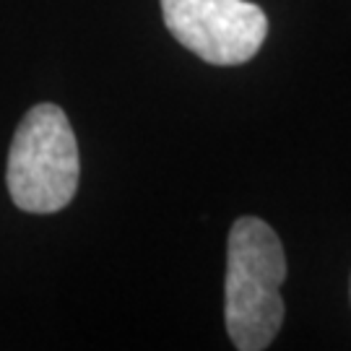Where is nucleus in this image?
I'll return each mask as SVG.
<instances>
[{
	"instance_id": "f03ea898",
	"label": "nucleus",
	"mask_w": 351,
	"mask_h": 351,
	"mask_svg": "<svg viewBox=\"0 0 351 351\" xmlns=\"http://www.w3.org/2000/svg\"><path fill=\"white\" fill-rule=\"evenodd\" d=\"M81 162L73 128L58 104L32 107L8 151L5 185L26 213L63 211L78 188Z\"/></svg>"
},
{
	"instance_id": "7ed1b4c3",
	"label": "nucleus",
	"mask_w": 351,
	"mask_h": 351,
	"mask_svg": "<svg viewBox=\"0 0 351 351\" xmlns=\"http://www.w3.org/2000/svg\"><path fill=\"white\" fill-rule=\"evenodd\" d=\"M172 37L211 65L252 60L268 37V19L247 0H162Z\"/></svg>"
},
{
	"instance_id": "f257e3e1",
	"label": "nucleus",
	"mask_w": 351,
	"mask_h": 351,
	"mask_svg": "<svg viewBox=\"0 0 351 351\" xmlns=\"http://www.w3.org/2000/svg\"><path fill=\"white\" fill-rule=\"evenodd\" d=\"M287 278V258L276 232L263 219L242 216L229 232L226 252V333L239 351L271 346L284 323L278 287Z\"/></svg>"
}]
</instances>
